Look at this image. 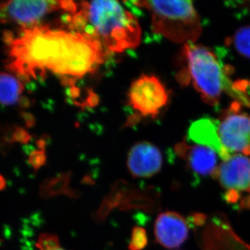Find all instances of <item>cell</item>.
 I'll list each match as a JSON object with an SVG mask.
<instances>
[{
	"mask_svg": "<svg viewBox=\"0 0 250 250\" xmlns=\"http://www.w3.org/2000/svg\"><path fill=\"white\" fill-rule=\"evenodd\" d=\"M9 42L10 70L25 80L50 71L62 77L82 78L96 70L106 52L100 41L80 31L52 29L47 26L23 29Z\"/></svg>",
	"mask_w": 250,
	"mask_h": 250,
	"instance_id": "obj_1",
	"label": "cell"
},
{
	"mask_svg": "<svg viewBox=\"0 0 250 250\" xmlns=\"http://www.w3.org/2000/svg\"><path fill=\"white\" fill-rule=\"evenodd\" d=\"M70 26L94 36L106 50L117 53L136 48L141 39L137 18L116 1L81 2L70 17Z\"/></svg>",
	"mask_w": 250,
	"mask_h": 250,
	"instance_id": "obj_2",
	"label": "cell"
},
{
	"mask_svg": "<svg viewBox=\"0 0 250 250\" xmlns=\"http://www.w3.org/2000/svg\"><path fill=\"white\" fill-rule=\"evenodd\" d=\"M152 14V31L177 43L194 42L202 32L200 17L190 1H136Z\"/></svg>",
	"mask_w": 250,
	"mask_h": 250,
	"instance_id": "obj_3",
	"label": "cell"
},
{
	"mask_svg": "<svg viewBox=\"0 0 250 250\" xmlns=\"http://www.w3.org/2000/svg\"><path fill=\"white\" fill-rule=\"evenodd\" d=\"M184 54L194 86L206 103L215 106L223 91H236L213 51L205 46L189 42L184 45Z\"/></svg>",
	"mask_w": 250,
	"mask_h": 250,
	"instance_id": "obj_4",
	"label": "cell"
},
{
	"mask_svg": "<svg viewBox=\"0 0 250 250\" xmlns=\"http://www.w3.org/2000/svg\"><path fill=\"white\" fill-rule=\"evenodd\" d=\"M75 14L78 5L72 1H29L16 0L1 4L2 22L16 23L23 29L37 27L41 20L58 10Z\"/></svg>",
	"mask_w": 250,
	"mask_h": 250,
	"instance_id": "obj_5",
	"label": "cell"
},
{
	"mask_svg": "<svg viewBox=\"0 0 250 250\" xmlns=\"http://www.w3.org/2000/svg\"><path fill=\"white\" fill-rule=\"evenodd\" d=\"M128 100L129 106L140 115L154 118L167 104L168 93L157 77L143 75L131 83Z\"/></svg>",
	"mask_w": 250,
	"mask_h": 250,
	"instance_id": "obj_6",
	"label": "cell"
},
{
	"mask_svg": "<svg viewBox=\"0 0 250 250\" xmlns=\"http://www.w3.org/2000/svg\"><path fill=\"white\" fill-rule=\"evenodd\" d=\"M219 137L223 147L232 155L250 156V115L240 111L233 103L221 121H218Z\"/></svg>",
	"mask_w": 250,
	"mask_h": 250,
	"instance_id": "obj_7",
	"label": "cell"
},
{
	"mask_svg": "<svg viewBox=\"0 0 250 250\" xmlns=\"http://www.w3.org/2000/svg\"><path fill=\"white\" fill-rule=\"evenodd\" d=\"M217 179L228 191L250 192V159L243 154H232L217 167Z\"/></svg>",
	"mask_w": 250,
	"mask_h": 250,
	"instance_id": "obj_8",
	"label": "cell"
},
{
	"mask_svg": "<svg viewBox=\"0 0 250 250\" xmlns=\"http://www.w3.org/2000/svg\"><path fill=\"white\" fill-rule=\"evenodd\" d=\"M162 164L161 151L146 141L135 144L128 154V170L135 178H148L155 175L161 170Z\"/></svg>",
	"mask_w": 250,
	"mask_h": 250,
	"instance_id": "obj_9",
	"label": "cell"
},
{
	"mask_svg": "<svg viewBox=\"0 0 250 250\" xmlns=\"http://www.w3.org/2000/svg\"><path fill=\"white\" fill-rule=\"evenodd\" d=\"M154 235L158 243L164 248L173 249L187 241L188 225L186 219L178 213L164 212L156 218Z\"/></svg>",
	"mask_w": 250,
	"mask_h": 250,
	"instance_id": "obj_10",
	"label": "cell"
},
{
	"mask_svg": "<svg viewBox=\"0 0 250 250\" xmlns=\"http://www.w3.org/2000/svg\"><path fill=\"white\" fill-rule=\"evenodd\" d=\"M175 152L187 161L192 172L201 177H213L218 167V155L213 149L202 145L188 146L187 142H182L176 146Z\"/></svg>",
	"mask_w": 250,
	"mask_h": 250,
	"instance_id": "obj_11",
	"label": "cell"
},
{
	"mask_svg": "<svg viewBox=\"0 0 250 250\" xmlns=\"http://www.w3.org/2000/svg\"><path fill=\"white\" fill-rule=\"evenodd\" d=\"M188 136L190 141L213 149L223 161L231 156L222 145L219 137L218 121L202 118L194 122L189 127Z\"/></svg>",
	"mask_w": 250,
	"mask_h": 250,
	"instance_id": "obj_12",
	"label": "cell"
},
{
	"mask_svg": "<svg viewBox=\"0 0 250 250\" xmlns=\"http://www.w3.org/2000/svg\"><path fill=\"white\" fill-rule=\"evenodd\" d=\"M22 83L12 75L1 72L0 77V100L3 105L16 104L22 93Z\"/></svg>",
	"mask_w": 250,
	"mask_h": 250,
	"instance_id": "obj_13",
	"label": "cell"
},
{
	"mask_svg": "<svg viewBox=\"0 0 250 250\" xmlns=\"http://www.w3.org/2000/svg\"><path fill=\"white\" fill-rule=\"evenodd\" d=\"M233 44L238 53L250 59V26L236 31L233 37Z\"/></svg>",
	"mask_w": 250,
	"mask_h": 250,
	"instance_id": "obj_14",
	"label": "cell"
},
{
	"mask_svg": "<svg viewBox=\"0 0 250 250\" xmlns=\"http://www.w3.org/2000/svg\"><path fill=\"white\" fill-rule=\"evenodd\" d=\"M147 244L146 230L140 227L133 229L129 245V250H143Z\"/></svg>",
	"mask_w": 250,
	"mask_h": 250,
	"instance_id": "obj_15",
	"label": "cell"
},
{
	"mask_svg": "<svg viewBox=\"0 0 250 250\" xmlns=\"http://www.w3.org/2000/svg\"><path fill=\"white\" fill-rule=\"evenodd\" d=\"M36 246L39 250H50L60 247L58 238L52 233L41 234L36 243Z\"/></svg>",
	"mask_w": 250,
	"mask_h": 250,
	"instance_id": "obj_16",
	"label": "cell"
},
{
	"mask_svg": "<svg viewBox=\"0 0 250 250\" xmlns=\"http://www.w3.org/2000/svg\"><path fill=\"white\" fill-rule=\"evenodd\" d=\"M45 158H44V154L40 152L33 153L32 155L31 156L30 162L34 166H41L43 164Z\"/></svg>",
	"mask_w": 250,
	"mask_h": 250,
	"instance_id": "obj_17",
	"label": "cell"
}]
</instances>
